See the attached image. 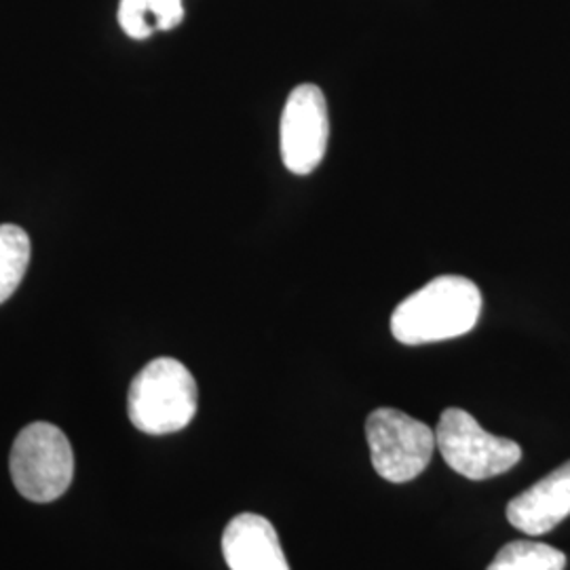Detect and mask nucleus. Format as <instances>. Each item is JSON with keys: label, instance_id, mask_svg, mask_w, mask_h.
<instances>
[{"label": "nucleus", "instance_id": "11", "mask_svg": "<svg viewBox=\"0 0 570 570\" xmlns=\"http://www.w3.org/2000/svg\"><path fill=\"white\" fill-rule=\"evenodd\" d=\"M567 556L548 543L511 541L497 553L487 570H564Z\"/></svg>", "mask_w": 570, "mask_h": 570}, {"label": "nucleus", "instance_id": "2", "mask_svg": "<svg viewBox=\"0 0 570 570\" xmlns=\"http://www.w3.org/2000/svg\"><path fill=\"white\" fill-rule=\"evenodd\" d=\"M199 406V389L190 370L171 357H159L131 381L129 421L148 435H167L190 425Z\"/></svg>", "mask_w": 570, "mask_h": 570}, {"label": "nucleus", "instance_id": "7", "mask_svg": "<svg viewBox=\"0 0 570 570\" xmlns=\"http://www.w3.org/2000/svg\"><path fill=\"white\" fill-rule=\"evenodd\" d=\"M569 515L570 461L508 503L511 527L530 537L548 534Z\"/></svg>", "mask_w": 570, "mask_h": 570}, {"label": "nucleus", "instance_id": "5", "mask_svg": "<svg viewBox=\"0 0 570 570\" xmlns=\"http://www.w3.org/2000/svg\"><path fill=\"white\" fill-rule=\"evenodd\" d=\"M370 461L391 484L419 478L438 449L435 431L395 407H379L366 421Z\"/></svg>", "mask_w": 570, "mask_h": 570}, {"label": "nucleus", "instance_id": "3", "mask_svg": "<svg viewBox=\"0 0 570 570\" xmlns=\"http://www.w3.org/2000/svg\"><path fill=\"white\" fill-rule=\"evenodd\" d=\"M11 480L32 503H51L68 490L75 475L72 446L60 428L32 423L13 442Z\"/></svg>", "mask_w": 570, "mask_h": 570}, {"label": "nucleus", "instance_id": "6", "mask_svg": "<svg viewBox=\"0 0 570 570\" xmlns=\"http://www.w3.org/2000/svg\"><path fill=\"white\" fill-rule=\"evenodd\" d=\"M330 119L324 91L317 85H298L282 112V159L296 176L313 174L326 157Z\"/></svg>", "mask_w": 570, "mask_h": 570}, {"label": "nucleus", "instance_id": "10", "mask_svg": "<svg viewBox=\"0 0 570 570\" xmlns=\"http://www.w3.org/2000/svg\"><path fill=\"white\" fill-rule=\"evenodd\" d=\"M30 237L16 225L0 226V305L20 287L30 263Z\"/></svg>", "mask_w": 570, "mask_h": 570}, {"label": "nucleus", "instance_id": "9", "mask_svg": "<svg viewBox=\"0 0 570 570\" xmlns=\"http://www.w3.org/2000/svg\"><path fill=\"white\" fill-rule=\"evenodd\" d=\"M184 20L183 0H121L119 23L136 41L176 28Z\"/></svg>", "mask_w": 570, "mask_h": 570}, {"label": "nucleus", "instance_id": "1", "mask_svg": "<svg viewBox=\"0 0 570 570\" xmlns=\"http://www.w3.org/2000/svg\"><path fill=\"white\" fill-rule=\"evenodd\" d=\"M480 313V287L461 275H442L395 306L391 334L410 346L450 341L478 326Z\"/></svg>", "mask_w": 570, "mask_h": 570}, {"label": "nucleus", "instance_id": "8", "mask_svg": "<svg viewBox=\"0 0 570 570\" xmlns=\"http://www.w3.org/2000/svg\"><path fill=\"white\" fill-rule=\"evenodd\" d=\"M230 570H289L275 527L256 513L235 515L223 534Z\"/></svg>", "mask_w": 570, "mask_h": 570}, {"label": "nucleus", "instance_id": "4", "mask_svg": "<svg viewBox=\"0 0 570 570\" xmlns=\"http://www.w3.org/2000/svg\"><path fill=\"white\" fill-rule=\"evenodd\" d=\"M435 444L446 465L473 482L508 473L522 459L518 442L492 435L461 407L442 412L435 429Z\"/></svg>", "mask_w": 570, "mask_h": 570}]
</instances>
